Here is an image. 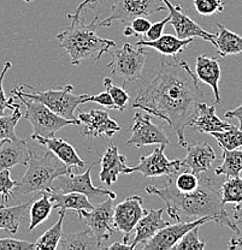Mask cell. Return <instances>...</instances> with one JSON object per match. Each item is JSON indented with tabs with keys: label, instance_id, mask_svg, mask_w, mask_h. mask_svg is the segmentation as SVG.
Masks as SVG:
<instances>
[{
	"label": "cell",
	"instance_id": "cell-23",
	"mask_svg": "<svg viewBox=\"0 0 242 250\" xmlns=\"http://www.w3.org/2000/svg\"><path fill=\"white\" fill-rule=\"evenodd\" d=\"M32 139L38 141L40 145H44L45 147L48 148L59 160H62L65 165L69 167H83L85 163L82 159L77 154L76 149L70 145L67 141L63 139H58V137H43L38 136V135H32Z\"/></svg>",
	"mask_w": 242,
	"mask_h": 250
},
{
	"label": "cell",
	"instance_id": "cell-26",
	"mask_svg": "<svg viewBox=\"0 0 242 250\" xmlns=\"http://www.w3.org/2000/svg\"><path fill=\"white\" fill-rule=\"evenodd\" d=\"M35 199L36 197H33L29 201L11 207H7L6 203H0V229L11 234H16L20 223Z\"/></svg>",
	"mask_w": 242,
	"mask_h": 250
},
{
	"label": "cell",
	"instance_id": "cell-47",
	"mask_svg": "<svg viewBox=\"0 0 242 250\" xmlns=\"http://www.w3.org/2000/svg\"><path fill=\"white\" fill-rule=\"evenodd\" d=\"M108 250H114V249H132L130 243H126V242H114L111 246L105 247Z\"/></svg>",
	"mask_w": 242,
	"mask_h": 250
},
{
	"label": "cell",
	"instance_id": "cell-9",
	"mask_svg": "<svg viewBox=\"0 0 242 250\" xmlns=\"http://www.w3.org/2000/svg\"><path fill=\"white\" fill-rule=\"evenodd\" d=\"M166 10L163 0H114L111 15L100 22L98 27L109 28L114 20L130 23L136 17H148Z\"/></svg>",
	"mask_w": 242,
	"mask_h": 250
},
{
	"label": "cell",
	"instance_id": "cell-37",
	"mask_svg": "<svg viewBox=\"0 0 242 250\" xmlns=\"http://www.w3.org/2000/svg\"><path fill=\"white\" fill-rule=\"evenodd\" d=\"M174 183H175L176 189L182 192H191L194 191L199 186V176L195 174L191 170H184L179 173L177 177H174Z\"/></svg>",
	"mask_w": 242,
	"mask_h": 250
},
{
	"label": "cell",
	"instance_id": "cell-36",
	"mask_svg": "<svg viewBox=\"0 0 242 250\" xmlns=\"http://www.w3.org/2000/svg\"><path fill=\"white\" fill-rule=\"evenodd\" d=\"M201 225H198L188 231L181 239L174 249L176 250H202L206 247V243L199 238V229Z\"/></svg>",
	"mask_w": 242,
	"mask_h": 250
},
{
	"label": "cell",
	"instance_id": "cell-28",
	"mask_svg": "<svg viewBox=\"0 0 242 250\" xmlns=\"http://www.w3.org/2000/svg\"><path fill=\"white\" fill-rule=\"evenodd\" d=\"M57 249L61 250H95L101 249V246L95 236L88 229H83L80 232L63 234Z\"/></svg>",
	"mask_w": 242,
	"mask_h": 250
},
{
	"label": "cell",
	"instance_id": "cell-1",
	"mask_svg": "<svg viewBox=\"0 0 242 250\" xmlns=\"http://www.w3.org/2000/svg\"><path fill=\"white\" fill-rule=\"evenodd\" d=\"M204 98L198 77L184 61L163 58L157 76L137 92L132 108H140L152 117L163 119L186 148V129Z\"/></svg>",
	"mask_w": 242,
	"mask_h": 250
},
{
	"label": "cell",
	"instance_id": "cell-16",
	"mask_svg": "<svg viewBox=\"0 0 242 250\" xmlns=\"http://www.w3.org/2000/svg\"><path fill=\"white\" fill-rule=\"evenodd\" d=\"M163 2L165 4L166 10H169V16H170L169 22L175 29L176 36H178L179 39L199 38L202 40L210 41L216 47V34L209 33V31L202 29L189 16L184 14L179 4L173 5L170 0H163Z\"/></svg>",
	"mask_w": 242,
	"mask_h": 250
},
{
	"label": "cell",
	"instance_id": "cell-7",
	"mask_svg": "<svg viewBox=\"0 0 242 250\" xmlns=\"http://www.w3.org/2000/svg\"><path fill=\"white\" fill-rule=\"evenodd\" d=\"M146 47L126 43L122 48L111 52L112 59L108 64L109 70L127 82H134L142 77L146 57Z\"/></svg>",
	"mask_w": 242,
	"mask_h": 250
},
{
	"label": "cell",
	"instance_id": "cell-34",
	"mask_svg": "<svg viewBox=\"0 0 242 250\" xmlns=\"http://www.w3.org/2000/svg\"><path fill=\"white\" fill-rule=\"evenodd\" d=\"M21 105L17 104V106L12 111L11 116H0V141L9 139V140H17L15 127L18 123V121L22 117L21 112Z\"/></svg>",
	"mask_w": 242,
	"mask_h": 250
},
{
	"label": "cell",
	"instance_id": "cell-22",
	"mask_svg": "<svg viewBox=\"0 0 242 250\" xmlns=\"http://www.w3.org/2000/svg\"><path fill=\"white\" fill-rule=\"evenodd\" d=\"M195 72H197L198 80L206 83L213 90L215 104L222 103L220 87H218V83L220 80V66L218 59L216 57L199 56L197 58V62H195Z\"/></svg>",
	"mask_w": 242,
	"mask_h": 250
},
{
	"label": "cell",
	"instance_id": "cell-15",
	"mask_svg": "<svg viewBox=\"0 0 242 250\" xmlns=\"http://www.w3.org/2000/svg\"><path fill=\"white\" fill-rule=\"evenodd\" d=\"M77 118L82 125L81 135L83 137H112L121 131V125L113 121L104 109H93L90 112H80Z\"/></svg>",
	"mask_w": 242,
	"mask_h": 250
},
{
	"label": "cell",
	"instance_id": "cell-4",
	"mask_svg": "<svg viewBox=\"0 0 242 250\" xmlns=\"http://www.w3.org/2000/svg\"><path fill=\"white\" fill-rule=\"evenodd\" d=\"M72 167L65 165L53 153H45L39 156L30 150L28 170L24 176L16 182L12 191V197L32 194V192L51 191L54 188V181L62 174L71 172Z\"/></svg>",
	"mask_w": 242,
	"mask_h": 250
},
{
	"label": "cell",
	"instance_id": "cell-41",
	"mask_svg": "<svg viewBox=\"0 0 242 250\" xmlns=\"http://www.w3.org/2000/svg\"><path fill=\"white\" fill-rule=\"evenodd\" d=\"M34 243L22 239L0 238V250H32Z\"/></svg>",
	"mask_w": 242,
	"mask_h": 250
},
{
	"label": "cell",
	"instance_id": "cell-13",
	"mask_svg": "<svg viewBox=\"0 0 242 250\" xmlns=\"http://www.w3.org/2000/svg\"><path fill=\"white\" fill-rule=\"evenodd\" d=\"M213 221L211 217H204L195 219L191 221H178L176 224H169L165 228L158 231L153 238H151L145 246H142L144 250H169L174 249V247L178 243L179 239L184 236L188 231L198 225Z\"/></svg>",
	"mask_w": 242,
	"mask_h": 250
},
{
	"label": "cell",
	"instance_id": "cell-17",
	"mask_svg": "<svg viewBox=\"0 0 242 250\" xmlns=\"http://www.w3.org/2000/svg\"><path fill=\"white\" fill-rule=\"evenodd\" d=\"M165 212V207L160 209H146V213L140 219L139 223L134 228L135 238L130 243L132 249H136L139 247L145 246L151 238L155 236L158 231L169 225L168 221L163 219V213Z\"/></svg>",
	"mask_w": 242,
	"mask_h": 250
},
{
	"label": "cell",
	"instance_id": "cell-19",
	"mask_svg": "<svg viewBox=\"0 0 242 250\" xmlns=\"http://www.w3.org/2000/svg\"><path fill=\"white\" fill-rule=\"evenodd\" d=\"M30 159V149L23 140L0 141V172L10 170L16 165H28Z\"/></svg>",
	"mask_w": 242,
	"mask_h": 250
},
{
	"label": "cell",
	"instance_id": "cell-31",
	"mask_svg": "<svg viewBox=\"0 0 242 250\" xmlns=\"http://www.w3.org/2000/svg\"><path fill=\"white\" fill-rule=\"evenodd\" d=\"M242 172V147L238 149H223L222 164L215 170L217 176L238 177Z\"/></svg>",
	"mask_w": 242,
	"mask_h": 250
},
{
	"label": "cell",
	"instance_id": "cell-50",
	"mask_svg": "<svg viewBox=\"0 0 242 250\" xmlns=\"http://www.w3.org/2000/svg\"><path fill=\"white\" fill-rule=\"evenodd\" d=\"M241 223H242V220H241Z\"/></svg>",
	"mask_w": 242,
	"mask_h": 250
},
{
	"label": "cell",
	"instance_id": "cell-35",
	"mask_svg": "<svg viewBox=\"0 0 242 250\" xmlns=\"http://www.w3.org/2000/svg\"><path fill=\"white\" fill-rule=\"evenodd\" d=\"M104 85H105L106 92L110 94L111 98H112L114 105H116V109L124 111L129 103V95L126 92V89L123 87L114 84L111 77L104 78Z\"/></svg>",
	"mask_w": 242,
	"mask_h": 250
},
{
	"label": "cell",
	"instance_id": "cell-40",
	"mask_svg": "<svg viewBox=\"0 0 242 250\" xmlns=\"http://www.w3.org/2000/svg\"><path fill=\"white\" fill-rule=\"evenodd\" d=\"M15 186H16V181H14L10 176V170L0 172V195L2 196V203H6L10 197H12Z\"/></svg>",
	"mask_w": 242,
	"mask_h": 250
},
{
	"label": "cell",
	"instance_id": "cell-8",
	"mask_svg": "<svg viewBox=\"0 0 242 250\" xmlns=\"http://www.w3.org/2000/svg\"><path fill=\"white\" fill-rule=\"evenodd\" d=\"M113 199L109 197L103 202H99L92 210H77V215L83 228L88 229L95 236L99 244L109 241L113 236Z\"/></svg>",
	"mask_w": 242,
	"mask_h": 250
},
{
	"label": "cell",
	"instance_id": "cell-18",
	"mask_svg": "<svg viewBox=\"0 0 242 250\" xmlns=\"http://www.w3.org/2000/svg\"><path fill=\"white\" fill-rule=\"evenodd\" d=\"M187 155L181 160L182 168L191 170L195 174L209 172L213 161L216 160L215 150L207 142H198L186 147Z\"/></svg>",
	"mask_w": 242,
	"mask_h": 250
},
{
	"label": "cell",
	"instance_id": "cell-42",
	"mask_svg": "<svg viewBox=\"0 0 242 250\" xmlns=\"http://www.w3.org/2000/svg\"><path fill=\"white\" fill-rule=\"evenodd\" d=\"M97 103L99 105L104 106L105 108L109 109H116V105H114L112 98L108 92H104L100 94H97V95H89V94H85V98H83V104L86 103Z\"/></svg>",
	"mask_w": 242,
	"mask_h": 250
},
{
	"label": "cell",
	"instance_id": "cell-24",
	"mask_svg": "<svg viewBox=\"0 0 242 250\" xmlns=\"http://www.w3.org/2000/svg\"><path fill=\"white\" fill-rule=\"evenodd\" d=\"M197 40L195 38H188V39H179L178 36L171 35V34H163L160 38L157 40H144L140 39L135 46H142L146 48H153L158 51L163 56L166 57H173V58H177V54L183 52L187 48L189 43Z\"/></svg>",
	"mask_w": 242,
	"mask_h": 250
},
{
	"label": "cell",
	"instance_id": "cell-10",
	"mask_svg": "<svg viewBox=\"0 0 242 250\" xmlns=\"http://www.w3.org/2000/svg\"><path fill=\"white\" fill-rule=\"evenodd\" d=\"M95 164H97V161H93L89 167L82 174H75L71 171L59 176L54 181L53 189L64 192V194L65 192H81L92 201H97L100 196H110L114 200L117 197L116 192L111 191L109 189H104V188L93 186L90 172H92V168L94 167Z\"/></svg>",
	"mask_w": 242,
	"mask_h": 250
},
{
	"label": "cell",
	"instance_id": "cell-12",
	"mask_svg": "<svg viewBox=\"0 0 242 250\" xmlns=\"http://www.w3.org/2000/svg\"><path fill=\"white\" fill-rule=\"evenodd\" d=\"M151 118L152 116L148 113L135 114L134 124L129 129L132 136L126 142V146L132 145L136 146L137 148H141L151 145H170V140L168 139L164 130L158 125L153 124Z\"/></svg>",
	"mask_w": 242,
	"mask_h": 250
},
{
	"label": "cell",
	"instance_id": "cell-27",
	"mask_svg": "<svg viewBox=\"0 0 242 250\" xmlns=\"http://www.w3.org/2000/svg\"><path fill=\"white\" fill-rule=\"evenodd\" d=\"M222 201L226 203H235L233 219L235 223L242 220V178L241 177H228V179L220 187Z\"/></svg>",
	"mask_w": 242,
	"mask_h": 250
},
{
	"label": "cell",
	"instance_id": "cell-6",
	"mask_svg": "<svg viewBox=\"0 0 242 250\" xmlns=\"http://www.w3.org/2000/svg\"><path fill=\"white\" fill-rule=\"evenodd\" d=\"M21 100V104L25 106V119L32 124L33 134L43 137H51L63 129L66 125H80V122L72 119H65L51 111L43 103L32 99L24 98L22 95H15Z\"/></svg>",
	"mask_w": 242,
	"mask_h": 250
},
{
	"label": "cell",
	"instance_id": "cell-46",
	"mask_svg": "<svg viewBox=\"0 0 242 250\" xmlns=\"http://www.w3.org/2000/svg\"><path fill=\"white\" fill-rule=\"evenodd\" d=\"M95 1H103V0H83L82 2H81V4L79 5V6L76 7V10H75L74 11V14H70L72 16V17H80V14H81V11H82L83 9H85L86 6H88V5H93L94 4Z\"/></svg>",
	"mask_w": 242,
	"mask_h": 250
},
{
	"label": "cell",
	"instance_id": "cell-21",
	"mask_svg": "<svg viewBox=\"0 0 242 250\" xmlns=\"http://www.w3.org/2000/svg\"><path fill=\"white\" fill-rule=\"evenodd\" d=\"M100 161L101 170L99 173V178L108 186L117 182L119 174H124V171L128 167L126 156L119 154L118 147L113 143L109 146Z\"/></svg>",
	"mask_w": 242,
	"mask_h": 250
},
{
	"label": "cell",
	"instance_id": "cell-39",
	"mask_svg": "<svg viewBox=\"0 0 242 250\" xmlns=\"http://www.w3.org/2000/svg\"><path fill=\"white\" fill-rule=\"evenodd\" d=\"M12 64L11 62H5L4 67H2V71L0 72V116H4L6 113L7 109H11L14 111L15 107L17 106V104H15L14 98L7 99L6 95H5L4 92V80L5 76H6L7 71L11 69Z\"/></svg>",
	"mask_w": 242,
	"mask_h": 250
},
{
	"label": "cell",
	"instance_id": "cell-44",
	"mask_svg": "<svg viewBox=\"0 0 242 250\" xmlns=\"http://www.w3.org/2000/svg\"><path fill=\"white\" fill-rule=\"evenodd\" d=\"M151 22L147 20V17H136L130 22V28L134 31V35L141 39L142 36L147 33L150 29Z\"/></svg>",
	"mask_w": 242,
	"mask_h": 250
},
{
	"label": "cell",
	"instance_id": "cell-20",
	"mask_svg": "<svg viewBox=\"0 0 242 250\" xmlns=\"http://www.w3.org/2000/svg\"><path fill=\"white\" fill-rule=\"evenodd\" d=\"M189 126L198 130L201 134H211L215 131H223L233 126V124L222 121L216 116L215 104L209 105L206 103H200L195 112Z\"/></svg>",
	"mask_w": 242,
	"mask_h": 250
},
{
	"label": "cell",
	"instance_id": "cell-14",
	"mask_svg": "<svg viewBox=\"0 0 242 250\" xmlns=\"http://www.w3.org/2000/svg\"><path fill=\"white\" fill-rule=\"evenodd\" d=\"M142 201L144 200L141 196L132 195L113 208V228L126 233L123 237V242L126 243H128L134 228L146 213V209L142 207Z\"/></svg>",
	"mask_w": 242,
	"mask_h": 250
},
{
	"label": "cell",
	"instance_id": "cell-32",
	"mask_svg": "<svg viewBox=\"0 0 242 250\" xmlns=\"http://www.w3.org/2000/svg\"><path fill=\"white\" fill-rule=\"evenodd\" d=\"M65 212L63 210H59V218L57 220V223L52 226L51 229H48L38 241L34 243V249H51L54 250L58 247L59 241H61L62 236H63V225Z\"/></svg>",
	"mask_w": 242,
	"mask_h": 250
},
{
	"label": "cell",
	"instance_id": "cell-2",
	"mask_svg": "<svg viewBox=\"0 0 242 250\" xmlns=\"http://www.w3.org/2000/svg\"><path fill=\"white\" fill-rule=\"evenodd\" d=\"M146 192L160 197L165 202L166 213L174 220L191 221L211 217L215 223L231 229L238 234L240 233L238 224L226 213L220 189H218L213 178L205 174V172L199 174V186L194 191H179L174 183V177H169L163 188L148 186L146 187Z\"/></svg>",
	"mask_w": 242,
	"mask_h": 250
},
{
	"label": "cell",
	"instance_id": "cell-33",
	"mask_svg": "<svg viewBox=\"0 0 242 250\" xmlns=\"http://www.w3.org/2000/svg\"><path fill=\"white\" fill-rule=\"evenodd\" d=\"M210 135L217 140L218 146L222 149L233 150L242 147V130L234 126V125L229 129L223 130V131L211 132Z\"/></svg>",
	"mask_w": 242,
	"mask_h": 250
},
{
	"label": "cell",
	"instance_id": "cell-30",
	"mask_svg": "<svg viewBox=\"0 0 242 250\" xmlns=\"http://www.w3.org/2000/svg\"><path fill=\"white\" fill-rule=\"evenodd\" d=\"M53 209V202L49 197L48 191L39 192V199H35L30 205V224L28 232H32L38 225L43 224L51 214Z\"/></svg>",
	"mask_w": 242,
	"mask_h": 250
},
{
	"label": "cell",
	"instance_id": "cell-29",
	"mask_svg": "<svg viewBox=\"0 0 242 250\" xmlns=\"http://www.w3.org/2000/svg\"><path fill=\"white\" fill-rule=\"evenodd\" d=\"M218 33L216 34V48L220 57L234 56L242 52V36L229 30L218 23Z\"/></svg>",
	"mask_w": 242,
	"mask_h": 250
},
{
	"label": "cell",
	"instance_id": "cell-49",
	"mask_svg": "<svg viewBox=\"0 0 242 250\" xmlns=\"http://www.w3.org/2000/svg\"><path fill=\"white\" fill-rule=\"evenodd\" d=\"M25 2H30V1H33V0H24Z\"/></svg>",
	"mask_w": 242,
	"mask_h": 250
},
{
	"label": "cell",
	"instance_id": "cell-45",
	"mask_svg": "<svg viewBox=\"0 0 242 250\" xmlns=\"http://www.w3.org/2000/svg\"><path fill=\"white\" fill-rule=\"evenodd\" d=\"M226 118H235L239 121V129L242 130V104L233 111L225 112Z\"/></svg>",
	"mask_w": 242,
	"mask_h": 250
},
{
	"label": "cell",
	"instance_id": "cell-5",
	"mask_svg": "<svg viewBox=\"0 0 242 250\" xmlns=\"http://www.w3.org/2000/svg\"><path fill=\"white\" fill-rule=\"evenodd\" d=\"M24 87L29 89V92H25L23 88L20 87L14 88L12 94L14 95H22L24 98L32 99V100L40 101L58 116L63 117L65 119H72V121L80 122V119L75 116V111L79 107L80 104H83L85 94L75 95L72 93L74 87L71 84H67L65 87L59 88V89L49 90H40L29 84H25Z\"/></svg>",
	"mask_w": 242,
	"mask_h": 250
},
{
	"label": "cell",
	"instance_id": "cell-38",
	"mask_svg": "<svg viewBox=\"0 0 242 250\" xmlns=\"http://www.w3.org/2000/svg\"><path fill=\"white\" fill-rule=\"evenodd\" d=\"M193 5L198 14L211 16L224 11V2L222 0H193Z\"/></svg>",
	"mask_w": 242,
	"mask_h": 250
},
{
	"label": "cell",
	"instance_id": "cell-3",
	"mask_svg": "<svg viewBox=\"0 0 242 250\" xmlns=\"http://www.w3.org/2000/svg\"><path fill=\"white\" fill-rule=\"evenodd\" d=\"M70 20V25L57 35L59 46L71 58L72 65H80L85 59L95 57V64H98L104 53L110 52L111 48L116 47V42L110 39L99 38L95 34L97 30L98 16L94 20L86 24L80 17H72L67 15Z\"/></svg>",
	"mask_w": 242,
	"mask_h": 250
},
{
	"label": "cell",
	"instance_id": "cell-11",
	"mask_svg": "<svg viewBox=\"0 0 242 250\" xmlns=\"http://www.w3.org/2000/svg\"><path fill=\"white\" fill-rule=\"evenodd\" d=\"M166 146L160 145L150 155L140 156V163L134 167H127L124 174L137 172L145 177H175L181 171V160H169L164 154Z\"/></svg>",
	"mask_w": 242,
	"mask_h": 250
},
{
	"label": "cell",
	"instance_id": "cell-25",
	"mask_svg": "<svg viewBox=\"0 0 242 250\" xmlns=\"http://www.w3.org/2000/svg\"><path fill=\"white\" fill-rule=\"evenodd\" d=\"M49 197L53 202V208L58 210L66 212L67 209L72 210H92L94 208V203L90 202L86 195L81 192H61L53 189L48 191Z\"/></svg>",
	"mask_w": 242,
	"mask_h": 250
},
{
	"label": "cell",
	"instance_id": "cell-48",
	"mask_svg": "<svg viewBox=\"0 0 242 250\" xmlns=\"http://www.w3.org/2000/svg\"><path fill=\"white\" fill-rule=\"evenodd\" d=\"M123 34H124V36H132V35H134V31H132V29L130 28V25H129V27H126V29L123 30Z\"/></svg>",
	"mask_w": 242,
	"mask_h": 250
},
{
	"label": "cell",
	"instance_id": "cell-43",
	"mask_svg": "<svg viewBox=\"0 0 242 250\" xmlns=\"http://www.w3.org/2000/svg\"><path fill=\"white\" fill-rule=\"evenodd\" d=\"M169 21H170V16L168 15L165 18H163V20L159 21V22L151 24L150 29L147 30V33H146L141 39H144V40H148V41L157 40L158 38H160V36L163 35L164 28H165L166 23H169Z\"/></svg>",
	"mask_w": 242,
	"mask_h": 250
}]
</instances>
